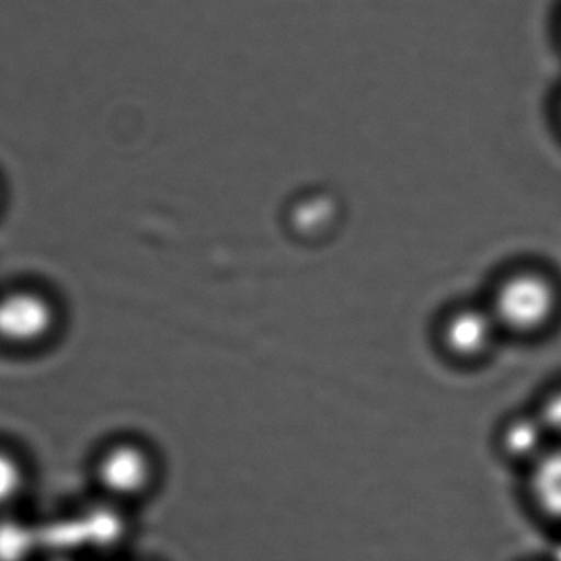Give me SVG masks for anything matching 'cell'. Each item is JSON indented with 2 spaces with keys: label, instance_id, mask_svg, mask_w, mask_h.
I'll list each match as a JSON object with an SVG mask.
<instances>
[{
  "label": "cell",
  "instance_id": "obj_1",
  "mask_svg": "<svg viewBox=\"0 0 561 561\" xmlns=\"http://www.w3.org/2000/svg\"><path fill=\"white\" fill-rule=\"evenodd\" d=\"M48 524L51 557L82 561H124L134 557L137 511L91 493Z\"/></svg>",
  "mask_w": 561,
  "mask_h": 561
},
{
  "label": "cell",
  "instance_id": "obj_2",
  "mask_svg": "<svg viewBox=\"0 0 561 561\" xmlns=\"http://www.w3.org/2000/svg\"><path fill=\"white\" fill-rule=\"evenodd\" d=\"M486 306L501 332L517 339H537L559 319L561 287L539 266H517L496 280Z\"/></svg>",
  "mask_w": 561,
  "mask_h": 561
},
{
  "label": "cell",
  "instance_id": "obj_3",
  "mask_svg": "<svg viewBox=\"0 0 561 561\" xmlns=\"http://www.w3.org/2000/svg\"><path fill=\"white\" fill-rule=\"evenodd\" d=\"M91 483L92 493L138 513L160 490V460L144 442L115 438L95 454Z\"/></svg>",
  "mask_w": 561,
  "mask_h": 561
},
{
  "label": "cell",
  "instance_id": "obj_4",
  "mask_svg": "<svg viewBox=\"0 0 561 561\" xmlns=\"http://www.w3.org/2000/svg\"><path fill=\"white\" fill-rule=\"evenodd\" d=\"M58 312L39 290L20 287L0 294V342L30 348L45 342L56 327Z\"/></svg>",
  "mask_w": 561,
  "mask_h": 561
},
{
  "label": "cell",
  "instance_id": "obj_5",
  "mask_svg": "<svg viewBox=\"0 0 561 561\" xmlns=\"http://www.w3.org/2000/svg\"><path fill=\"white\" fill-rule=\"evenodd\" d=\"M500 332L486 304H461L445 313L438 340L455 362L478 363L490 355Z\"/></svg>",
  "mask_w": 561,
  "mask_h": 561
},
{
  "label": "cell",
  "instance_id": "obj_6",
  "mask_svg": "<svg viewBox=\"0 0 561 561\" xmlns=\"http://www.w3.org/2000/svg\"><path fill=\"white\" fill-rule=\"evenodd\" d=\"M553 444L537 411L511 414L497 431V450L510 463L520 467H533Z\"/></svg>",
  "mask_w": 561,
  "mask_h": 561
},
{
  "label": "cell",
  "instance_id": "obj_7",
  "mask_svg": "<svg viewBox=\"0 0 561 561\" xmlns=\"http://www.w3.org/2000/svg\"><path fill=\"white\" fill-rule=\"evenodd\" d=\"M51 559L46 519L30 510L0 514V561Z\"/></svg>",
  "mask_w": 561,
  "mask_h": 561
},
{
  "label": "cell",
  "instance_id": "obj_8",
  "mask_svg": "<svg viewBox=\"0 0 561 561\" xmlns=\"http://www.w3.org/2000/svg\"><path fill=\"white\" fill-rule=\"evenodd\" d=\"M527 500L547 523L561 526V444H553L527 468Z\"/></svg>",
  "mask_w": 561,
  "mask_h": 561
},
{
  "label": "cell",
  "instance_id": "obj_9",
  "mask_svg": "<svg viewBox=\"0 0 561 561\" xmlns=\"http://www.w3.org/2000/svg\"><path fill=\"white\" fill-rule=\"evenodd\" d=\"M33 483L32 467L25 457L0 444V514L30 510Z\"/></svg>",
  "mask_w": 561,
  "mask_h": 561
},
{
  "label": "cell",
  "instance_id": "obj_10",
  "mask_svg": "<svg viewBox=\"0 0 561 561\" xmlns=\"http://www.w3.org/2000/svg\"><path fill=\"white\" fill-rule=\"evenodd\" d=\"M536 411L552 435L553 442L561 444V385L546 392Z\"/></svg>",
  "mask_w": 561,
  "mask_h": 561
},
{
  "label": "cell",
  "instance_id": "obj_11",
  "mask_svg": "<svg viewBox=\"0 0 561 561\" xmlns=\"http://www.w3.org/2000/svg\"><path fill=\"white\" fill-rule=\"evenodd\" d=\"M553 36H556V43L561 53V5L559 12H557L556 23H553Z\"/></svg>",
  "mask_w": 561,
  "mask_h": 561
},
{
  "label": "cell",
  "instance_id": "obj_12",
  "mask_svg": "<svg viewBox=\"0 0 561 561\" xmlns=\"http://www.w3.org/2000/svg\"><path fill=\"white\" fill-rule=\"evenodd\" d=\"M556 117L557 122H559V125L561 127V89L559 91V94H557L556 99Z\"/></svg>",
  "mask_w": 561,
  "mask_h": 561
},
{
  "label": "cell",
  "instance_id": "obj_13",
  "mask_svg": "<svg viewBox=\"0 0 561 561\" xmlns=\"http://www.w3.org/2000/svg\"><path fill=\"white\" fill-rule=\"evenodd\" d=\"M552 561H561V539L553 546Z\"/></svg>",
  "mask_w": 561,
  "mask_h": 561
},
{
  "label": "cell",
  "instance_id": "obj_14",
  "mask_svg": "<svg viewBox=\"0 0 561 561\" xmlns=\"http://www.w3.org/2000/svg\"><path fill=\"white\" fill-rule=\"evenodd\" d=\"M46 561H82V560L68 559V557H51V559H48Z\"/></svg>",
  "mask_w": 561,
  "mask_h": 561
},
{
  "label": "cell",
  "instance_id": "obj_15",
  "mask_svg": "<svg viewBox=\"0 0 561 561\" xmlns=\"http://www.w3.org/2000/svg\"><path fill=\"white\" fill-rule=\"evenodd\" d=\"M124 561H151V560H144V559H137V557H130V559H127Z\"/></svg>",
  "mask_w": 561,
  "mask_h": 561
}]
</instances>
